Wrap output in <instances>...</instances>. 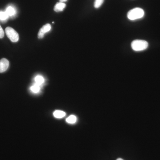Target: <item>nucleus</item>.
I'll use <instances>...</instances> for the list:
<instances>
[{
	"label": "nucleus",
	"mask_w": 160,
	"mask_h": 160,
	"mask_svg": "<svg viewBox=\"0 0 160 160\" xmlns=\"http://www.w3.org/2000/svg\"><path fill=\"white\" fill-rule=\"evenodd\" d=\"M4 36V32L1 26H0V38H2Z\"/></svg>",
	"instance_id": "nucleus-14"
},
{
	"label": "nucleus",
	"mask_w": 160,
	"mask_h": 160,
	"mask_svg": "<svg viewBox=\"0 0 160 160\" xmlns=\"http://www.w3.org/2000/svg\"><path fill=\"white\" fill-rule=\"evenodd\" d=\"M51 25L49 24H46L40 29L38 33V38L39 39L43 38H44L45 33L50 31L51 29Z\"/></svg>",
	"instance_id": "nucleus-4"
},
{
	"label": "nucleus",
	"mask_w": 160,
	"mask_h": 160,
	"mask_svg": "<svg viewBox=\"0 0 160 160\" xmlns=\"http://www.w3.org/2000/svg\"><path fill=\"white\" fill-rule=\"evenodd\" d=\"M53 116L57 118H62L66 116V112L61 110H56L53 112Z\"/></svg>",
	"instance_id": "nucleus-7"
},
{
	"label": "nucleus",
	"mask_w": 160,
	"mask_h": 160,
	"mask_svg": "<svg viewBox=\"0 0 160 160\" xmlns=\"http://www.w3.org/2000/svg\"><path fill=\"white\" fill-rule=\"evenodd\" d=\"M6 33L11 42H16L19 40L18 33L11 27H8L6 29Z\"/></svg>",
	"instance_id": "nucleus-3"
},
{
	"label": "nucleus",
	"mask_w": 160,
	"mask_h": 160,
	"mask_svg": "<svg viewBox=\"0 0 160 160\" xmlns=\"http://www.w3.org/2000/svg\"><path fill=\"white\" fill-rule=\"evenodd\" d=\"M35 81L36 84L40 86V85H42V84L44 83V79L41 76H38L35 78Z\"/></svg>",
	"instance_id": "nucleus-10"
},
{
	"label": "nucleus",
	"mask_w": 160,
	"mask_h": 160,
	"mask_svg": "<svg viewBox=\"0 0 160 160\" xmlns=\"http://www.w3.org/2000/svg\"><path fill=\"white\" fill-rule=\"evenodd\" d=\"M6 12V13L9 15V16H12L16 13L15 9L12 6H9V7H7Z\"/></svg>",
	"instance_id": "nucleus-8"
},
{
	"label": "nucleus",
	"mask_w": 160,
	"mask_h": 160,
	"mask_svg": "<svg viewBox=\"0 0 160 160\" xmlns=\"http://www.w3.org/2000/svg\"><path fill=\"white\" fill-rule=\"evenodd\" d=\"M40 86L36 84L35 85H33V86H32L30 89L32 92L34 93H37L40 90Z\"/></svg>",
	"instance_id": "nucleus-12"
},
{
	"label": "nucleus",
	"mask_w": 160,
	"mask_h": 160,
	"mask_svg": "<svg viewBox=\"0 0 160 160\" xmlns=\"http://www.w3.org/2000/svg\"><path fill=\"white\" fill-rule=\"evenodd\" d=\"M66 121L69 124H74L77 121L76 117L73 115H72L66 119Z\"/></svg>",
	"instance_id": "nucleus-9"
},
{
	"label": "nucleus",
	"mask_w": 160,
	"mask_h": 160,
	"mask_svg": "<svg viewBox=\"0 0 160 160\" xmlns=\"http://www.w3.org/2000/svg\"><path fill=\"white\" fill-rule=\"evenodd\" d=\"M66 5L65 3L62 2H58L56 4L54 7V10L56 12L62 11L66 7Z\"/></svg>",
	"instance_id": "nucleus-6"
},
{
	"label": "nucleus",
	"mask_w": 160,
	"mask_h": 160,
	"mask_svg": "<svg viewBox=\"0 0 160 160\" xmlns=\"http://www.w3.org/2000/svg\"><path fill=\"white\" fill-rule=\"evenodd\" d=\"M116 160H124L122 159V158H119L117 159Z\"/></svg>",
	"instance_id": "nucleus-16"
},
{
	"label": "nucleus",
	"mask_w": 160,
	"mask_h": 160,
	"mask_svg": "<svg viewBox=\"0 0 160 160\" xmlns=\"http://www.w3.org/2000/svg\"><path fill=\"white\" fill-rule=\"evenodd\" d=\"M9 61L6 58H2L0 60V73L6 71L9 68Z\"/></svg>",
	"instance_id": "nucleus-5"
},
{
	"label": "nucleus",
	"mask_w": 160,
	"mask_h": 160,
	"mask_svg": "<svg viewBox=\"0 0 160 160\" xmlns=\"http://www.w3.org/2000/svg\"><path fill=\"white\" fill-rule=\"evenodd\" d=\"M9 15L6 12H0V20L5 21L9 18Z\"/></svg>",
	"instance_id": "nucleus-11"
},
{
	"label": "nucleus",
	"mask_w": 160,
	"mask_h": 160,
	"mask_svg": "<svg viewBox=\"0 0 160 160\" xmlns=\"http://www.w3.org/2000/svg\"><path fill=\"white\" fill-rule=\"evenodd\" d=\"M104 0H95L94 2V6L95 8H98L102 6L104 2Z\"/></svg>",
	"instance_id": "nucleus-13"
},
{
	"label": "nucleus",
	"mask_w": 160,
	"mask_h": 160,
	"mask_svg": "<svg viewBox=\"0 0 160 160\" xmlns=\"http://www.w3.org/2000/svg\"><path fill=\"white\" fill-rule=\"evenodd\" d=\"M60 2L64 3L65 2H67V0H59Z\"/></svg>",
	"instance_id": "nucleus-15"
},
{
	"label": "nucleus",
	"mask_w": 160,
	"mask_h": 160,
	"mask_svg": "<svg viewBox=\"0 0 160 160\" xmlns=\"http://www.w3.org/2000/svg\"><path fill=\"white\" fill-rule=\"evenodd\" d=\"M148 43L144 40H136L131 43L132 48L135 51H141L145 50L148 48Z\"/></svg>",
	"instance_id": "nucleus-1"
},
{
	"label": "nucleus",
	"mask_w": 160,
	"mask_h": 160,
	"mask_svg": "<svg viewBox=\"0 0 160 160\" xmlns=\"http://www.w3.org/2000/svg\"><path fill=\"white\" fill-rule=\"evenodd\" d=\"M144 15V11L140 8H136L130 10L128 12L127 17L129 20H135L143 18Z\"/></svg>",
	"instance_id": "nucleus-2"
}]
</instances>
